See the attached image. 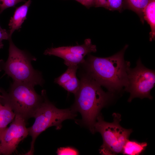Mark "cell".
Here are the masks:
<instances>
[{"instance_id":"e0dca14e","label":"cell","mask_w":155,"mask_h":155,"mask_svg":"<svg viewBox=\"0 0 155 155\" xmlns=\"http://www.w3.org/2000/svg\"><path fill=\"white\" fill-rule=\"evenodd\" d=\"M80 86V80L77 78L76 75L62 86L66 90L75 94L79 90Z\"/></svg>"},{"instance_id":"ba28073f","label":"cell","mask_w":155,"mask_h":155,"mask_svg":"<svg viewBox=\"0 0 155 155\" xmlns=\"http://www.w3.org/2000/svg\"><path fill=\"white\" fill-rule=\"evenodd\" d=\"M26 121L20 116L15 117L9 127L0 130V150L1 154L10 155L20 142L29 135Z\"/></svg>"},{"instance_id":"9c48e42d","label":"cell","mask_w":155,"mask_h":155,"mask_svg":"<svg viewBox=\"0 0 155 155\" xmlns=\"http://www.w3.org/2000/svg\"><path fill=\"white\" fill-rule=\"evenodd\" d=\"M45 55H54L63 59L64 63L67 66L71 65H78L82 64L85 61V56L73 53L61 49L60 47H52L45 50L44 53Z\"/></svg>"},{"instance_id":"6da1fadb","label":"cell","mask_w":155,"mask_h":155,"mask_svg":"<svg viewBox=\"0 0 155 155\" xmlns=\"http://www.w3.org/2000/svg\"><path fill=\"white\" fill-rule=\"evenodd\" d=\"M125 45L120 51L107 57L88 54L84 64L86 73L101 86L111 93L119 92L127 87L129 61L125 60L124 54L128 47Z\"/></svg>"},{"instance_id":"ffe728a7","label":"cell","mask_w":155,"mask_h":155,"mask_svg":"<svg viewBox=\"0 0 155 155\" xmlns=\"http://www.w3.org/2000/svg\"><path fill=\"white\" fill-rule=\"evenodd\" d=\"M57 153L59 155H78L79 152L75 149L71 147L60 148L58 149Z\"/></svg>"},{"instance_id":"603a6c76","label":"cell","mask_w":155,"mask_h":155,"mask_svg":"<svg viewBox=\"0 0 155 155\" xmlns=\"http://www.w3.org/2000/svg\"><path fill=\"white\" fill-rule=\"evenodd\" d=\"M108 0H96V7H103L107 8Z\"/></svg>"},{"instance_id":"52a82bcc","label":"cell","mask_w":155,"mask_h":155,"mask_svg":"<svg viewBox=\"0 0 155 155\" xmlns=\"http://www.w3.org/2000/svg\"><path fill=\"white\" fill-rule=\"evenodd\" d=\"M155 83V71L145 67L139 59L135 67L130 68L128 71L127 84L124 90L130 93L128 101L137 97L152 99L150 92Z\"/></svg>"},{"instance_id":"d6986e66","label":"cell","mask_w":155,"mask_h":155,"mask_svg":"<svg viewBox=\"0 0 155 155\" xmlns=\"http://www.w3.org/2000/svg\"><path fill=\"white\" fill-rule=\"evenodd\" d=\"M123 0H108L107 8L110 10H120L122 7Z\"/></svg>"},{"instance_id":"44dd1931","label":"cell","mask_w":155,"mask_h":155,"mask_svg":"<svg viewBox=\"0 0 155 155\" xmlns=\"http://www.w3.org/2000/svg\"><path fill=\"white\" fill-rule=\"evenodd\" d=\"M87 8L93 6H95L96 0H75Z\"/></svg>"},{"instance_id":"484cf974","label":"cell","mask_w":155,"mask_h":155,"mask_svg":"<svg viewBox=\"0 0 155 155\" xmlns=\"http://www.w3.org/2000/svg\"><path fill=\"white\" fill-rule=\"evenodd\" d=\"M1 154V153L0 150V154Z\"/></svg>"},{"instance_id":"9a60e30c","label":"cell","mask_w":155,"mask_h":155,"mask_svg":"<svg viewBox=\"0 0 155 155\" xmlns=\"http://www.w3.org/2000/svg\"><path fill=\"white\" fill-rule=\"evenodd\" d=\"M125 0L129 7L137 14L143 23V11L150 0Z\"/></svg>"},{"instance_id":"8fae6325","label":"cell","mask_w":155,"mask_h":155,"mask_svg":"<svg viewBox=\"0 0 155 155\" xmlns=\"http://www.w3.org/2000/svg\"><path fill=\"white\" fill-rule=\"evenodd\" d=\"M144 20L150 25L151 32L150 40H154L155 37V0H150L144 9L143 12Z\"/></svg>"},{"instance_id":"5b68a950","label":"cell","mask_w":155,"mask_h":155,"mask_svg":"<svg viewBox=\"0 0 155 155\" xmlns=\"http://www.w3.org/2000/svg\"><path fill=\"white\" fill-rule=\"evenodd\" d=\"M41 94L44 97L43 100L34 115V124L28 128L29 135L32 140L30 149L25 155L33 154L35 141L42 132L51 126H55L56 129H60L64 120L73 119L76 116V112L72 108L61 109L56 108L47 99L45 90L42 91Z\"/></svg>"},{"instance_id":"4316f807","label":"cell","mask_w":155,"mask_h":155,"mask_svg":"<svg viewBox=\"0 0 155 155\" xmlns=\"http://www.w3.org/2000/svg\"></svg>"},{"instance_id":"cb8c5ba5","label":"cell","mask_w":155,"mask_h":155,"mask_svg":"<svg viewBox=\"0 0 155 155\" xmlns=\"http://www.w3.org/2000/svg\"><path fill=\"white\" fill-rule=\"evenodd\" d=\"M3 44L2 42H0V49L2 48L3 47Z\"/></svg>"},{"instance_id":"277c9868","label":"cell","mask_w":155,"mask_h":155,"mask_svg":"<svg viewBox=\"0 0 155 155\" xmlns=\"http://www.w3.org/2000/svg\"><path fill=\"white\" fill-rule=\"evenodd\" d=\"M9 40L8 58L6 61L0 60V71H3L14 82L34 87L42 85L43 80L41 73L35 70L31 63V61L35 60L36 58L17 48L11 38Z\"/></svg>"},{"instance_id":"4fadbf2b","label":"cell","mask_w":155,"mask_h":155,"mask_svg":"<svg viewBox=\"0 0 155 155\" xmlns=\"http://www.w3.org/2000/svg\"><path fill=\"white\" fill-rule=\"evenodd\" d=\"M147 145L146 142L140 143L128 139L123 147L122 152L124 154L138 155L145 150Z\"/></svg>"},{"instance_id":"3957f363","label":"cell","mask_w":155,"mask_h":155,"mask_svg":"<svg viewBox=\"0 0 155 155\" xmlns=\"http://www.w3.org/2000/svg\"><path fill=\"white\" fill-rule=\"evenodd\" d=\"M0 92L1 104L9 107L15 115L20 116L26 121L34 117L44 100L42 94H38L34 86L14 81L8 92L0 89Z\"/></svg>"},{"instance_id":"8992f818","label":"cell","mask_w":155,"mask_h":155,"mask_svg":"<svg viewBox=\"0 0 155 155\" xmlns=\"http://www.w3.org/2000/svg\"><path fill=\"white\" fill-rule=\"evenodd\" d=\"M113 116V122L108 123L99 115L94 125V132H99L102 137L103 143L99 150L100 153L102 155H115L122 153L132 132L131 129L124 128L120 125V115L114 113Z\"/></svg>"},{"instance_id":"2e32d148","label":"cell","mask_w":155,"mask_h":155,"mask_svg":"<svg viewBox=\"0 0 155 155\" xmlns=\"http://www.w3.org/2000/svg\"><path fill=\"white\" fill-rule=\"evenodd\" d=\"M66 71L59 77L55 78L54 82L61 86L76 75L78 65H71L68 66Z\"/></svg>"},{"instance_id":"7402d4cb","label":"cell","mask_w":155,"mask_h":155,"mask_svg":"<svg viewBox=\"0 0 155 155\" xmlns=\"http://www.w3.org/2000/svg\"><path fill=\"white\" fill-rule=\"evenodd\" d=\"M11 38L9 36V32L6 29L2 28L0 26V42L3 40H9Z\"/></svg>"},{"instance_id":"7c38bea8","label":"cell","mask_w":155,"mask_h":155,"mask_svg":"<svg viewBox=\"0 0 155 155\" xmlns=\"http://www.w3.org/2000/svg\"><path fill=\"white\" fill-rule=\"evenodd\" d=\"M61 49L75 54L85 56L91 53L96 52L97 51L96 46L92 44L91 40L86 39L84 44L80 45L74 46H63Z\"/></svg>"},{"instance_id":"ac0fdd59","label":"cell","mask_w":155,"mask_h":155,"mask_svg":"<svg viewBox=\"0 0 155 155\" xmlns=\"http://www.w3.org/2000/svg\"><path fill=\"white\" fill-rule=\"evenodd\" d=\"M21 2H26L25 0H0V14L7 8L15 6Z\"/></svg>"},{"instance_id":"30bf717a","label":"cell","mask_w":155,"mask_h":155,"mask_svg":"<svg viewBox=\"0 0 155 155\" xmlns=\"http://www.w3.org/2000/svg\"><path fill=\"white\" fill-rule=\"evenodd\" d=\"M31 3V0H28L23 5L17 7L13 16L11 17L8 24L10 30L9 36H11L15 30L20 29L26 16L29 6Z\"/></svg>"},{"instance_id":"d4e9b609","label":"cell","mask_w":155,"mask_h":155,"mask_svg":"<svg viewBox=\"0 0 155 155\" xmlns=\"http://www.w3.org/2000/svg\"><path fill=\"white\" fill-rule=\"evenodd\" d=\"M1 95L0 94V106H1V105H2L1 104Z\"/></svg>"},{"instance_id":"7a4b0ae2","label":"cell","mask_w":155,"mask_h":155,"mask_svg":"<svg viewBox=\"0 0 155 155\" xmlns=\"http://www.w3.org/2000/svg\"><path fill=\"white\" fill-rule=\"evenodd\" d=\"M101 86L87 74L80 80L79 88L75 95V102L71 108L80 112L84 124L92 133L94 125L101 109L111 100L113 93L106 92Z\"/></svg>"},{"instance_id":"5bb4252c","label":"cell","mask_w":155,"mask_h":155,"mask_svg":"<svg viewBox=\"0 0 155 155\" xmlns=\"http://www.w3.org/2000/svg\"><path fill=\"white\" fill-rule=\"evenodd\" d=\"M15 114L9 106L5 105L0 106V130L7 127V125L12 121Z\"/></svg>"}]
</instances>
